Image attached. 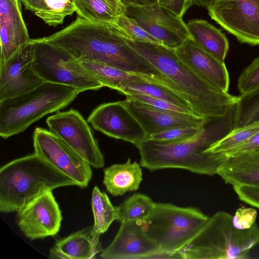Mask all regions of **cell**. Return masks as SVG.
Wrapping results in <instances>:
<instances>
[{
	"mask_svg": "<svg viewBox=\"0 0 259 259\" xmlns=\"http://www.w3.org/2000/svg\"><path fill=\"white\" fill-rule=\"evenodd\" d=\"M40 39L65 50L78 61H94L174 88L170 81L129 45L114 25L93 23L78 16L63 29Z\"/></svg>",
	"mask_w": 259,
	"mask_h": 259,
	"instance_id": "1",
	"label": "cell"
},
{
	"mask_svg": "<svg viewBox=\"0 0 259 259\" xmlns=\"http://www.w3.org/2000/svg\"><path fill=\"white\" fill-rule=\"evenodd\" d=\"M234 108L226 117L209 119L203 130L190 139L176 143L146 139L136 147L140 165L151 171L164 168H182L200 175H217L225 157L207 151L214 142L233 129Z\"/></svg>",
	"mask_w": 259,
	"mask_h": 259,
	"instance_id": "2",
	"label": "cell"
},
{
	"mask_svg": "<svg viewBox=\"0 0 259 259\" xmlns=\"http://www.w3.org/2000/svg\"><path fill=\"white\" fill-rule=\"evenodd\" d=\"M125 39L176 86L190 103L195 115L207 119H220L227 116L234 108L238 96L230 95L202 79L179 59L175 49L161 44Z\"/></svg>",
	"mask_w": 259,
	"mask_h": 259,
	"instance_id": "3",
	"label": "cell"
},
{
	"mask_svg": "<svg viewBox=\"0 0 259 259\" xmlns=\"http://www.w3.org/2000/svg\"><path fill=\"white\" fill-rule=\"evenodd\" d=\"M77 184L35 153L14 159L0 168V211L17 212L45 192Z\"/></svg>",
	"mask_w": 259,
	"mask_h": 259,
	"instance_id": "4",
	"label": "cell"
},
{
	"mask_svg": "<svg viewBox=\"0 0 259 259\" xmlns=\"http://www.w3.org/2000/svg\"><path fill=\"white\" fill-rule=\"evenodd\" d=\"M233 215L218 211L208 220L189 242L178 252L183 259H245L259 243L256 222L249 229L234 227Z\"/></svg>",
	"mask_w": 259,
	"mask_h": 259,
	"instance_id": "5",
	"label": "cell"
},
{
	"mask_svg": "<svg viewBox=\"0 0 259 259\" xmlns=\"http://www.w3.org/2000/svg\"><path fill=\"white\" fill-rule=\"evenodd\" d=\"M80 93L66 85L45 82L20 96L0 101V136L4 139L25 131L44 116L68 106Z\"/></svg>",
	"mask_w": 259,
	"mask_h": 259,
	"instance_id": "6",
	"label": "cell"
},
{
	"mask_svg": "<svg viewBox=\"0 0 259 259\" xmlns=\"http://www.w3.org/2000/svg\"><path fill=\"white\" fill-rule=\"evenodd\" d=\"M208 218L197 208L156 203L150 214L139 222L158 245L157 252L174 253L189 242Z\"/></svg>",
	"mask_w": 259,
	"mask_h": 259,
	"instance_id": "7",
	"label": "cell"
},
{
	"mask_svg": "<svg viewBox=\"0 0 259 259\" xmlns=\"http://www.w3.org/2000/svg\"><path fill=\"white\" fill-rule=\"evenodd\" d=\"M33 68L45 82L73 88L80 93L103 86L80 62L65 50L40 38L30 39Z\"/></svg>",
	"mask_w": 259,
	"mask_h": 259,
	"instance_id": "8",
	"label": "cell"
},
{
	"mask_svg": "<svg viewBox=\"0 0 259 259\" xmlns=\"http://www.w3.org/2000/svg\"><path fill=\"white\" fill-rule=\"evenodd\" d=\"M34 153L73 180L77 186H88L92 177L91 165L59 137L40 127L33 134Z\"/></svg>",
	"mask_w": 259,
	"mask_h": 259,
	"instance_id": "9",
	"label": "cell"
},
{
	"mask_svg": "<svg viewBox=\"0 0 259 259\" xmlns=\"http://www.w3.org/2000/svg\"><path fill=\"white\" fill-rule=\"evenodd\" d=\"M210 18L241 43L259 45V0H212Z\"/></svg>",
	"mask_w": 259,
	"mask_h": 259,
	"instance_id": "10",
	"label": "cell"
},
{
	"mask_svg": "<svg viewBox=\"0 0 259 259\" xmlns=\"http://www.w3.org/2000/svg\"><path fill=\"white\" fill-rule=\"evenodd\" d=\"M49 131L59 137L95 168L104 166V156L89 123L77 110L57 112L46 121Z\"/></svg>",
	"mask_w": 259,
	"mask_h": 259,
	"instance_id": "11",
	"label": "cell"
},
{
	"mask_svg": "<svg viewBox=\"0 0 259 259\" xmlns=\"http://www.w3.org/2000/svg\"><path fill=\"white\" fill-rule=\"evenodd\" d=\"M124 13L167 48L175 49L192 38L182 18L161 7L157 2L145 6H124Z\"/></svg>",
	"mask_w": 259,
	"mask_h": 259,
	"instance_id": "12",
	"label": "cell"
},
{
	"mask_svg": "<svg viewBox=\"0 0 259 259\" xmlns=\"http://www.w3.org/2000/svg\"><path fill=\"white\" fill-rule=\"evenodd\" d=\"M34 54L30 42L6 60H0V101L28 92L45 81L33 68Z\"/></svg>",
	"mask_w": 259,
	"mask_h": 259,
	"instance_id": "13",
	"label": "cell"
},
{
	"mask_svg": "<svg viewBox=\"0 0 259 259\" xmlns=\"http://www.w3.org/2000/svg\"><path fill=\"white\" fill-rule=\"evenodd\" d=\"M87 121L95 130L136 146L147 139L141 124L123 101L100 105L92 111Z\"/></svg>",
	"mask_w": 259,
	"mask_h": 259,
	"instance_id": "14",
	"label": "cell"
},
{
	"mask_svg": "<svg viewBox=\"0 0 259 259\" xmlns=\"http://www.w3.org/2000/svg\"><path fill=\"white\" fill-rule=\"evenodd\" d=\"M16 218L21 232L30 240L55 235L62 219L52 191L45 192L20 209Z\"/></svg>",
	"mask_w": 259,
	"mask_h": 259,
	"instance_id": "15",
	"label": "cell"
},
{
	"mask_svg": "<svg viewBox=\"0 0 259 259\" xmlns=\"http://www.w3.org/2000/svg\"><path fill=\"white\" fill-rule=\"evenodd\" d=\"M123 101L126 108L141 124L147 139L173 128L201 126L209 119L193 114L158 109L129 98Z\"/></svg>",
	"mask_w": 259,
	"mask_h": 259,
	"instance_id": "16",
	"label": "cell"
},
{
	"mask_svg": "<svg viewBox=\"0 0 259 259\" xmlns=\"http://www.w3.org/2000/svg\"><path fill=\"white\" fill-rule=\"evenodd\" d=\"M159 250L157 244L146 234L139 221L120 224L111 243L102 249L103 259H149Z\"/></svg>",
	"mask_w": 259,
	"mask_h": 259,
	"instance_id": "17",
	"label": "cell"
},
{
	"mask_svg": "<svg viewBox=\"0 0 259 259\" xmlns=\"http://www.w3.org/2000/svg\"><path fill=\"white\" fill-rule=\"evenodd\" d=\"M179 59L202 79L228 92L230 78L224 62L199 48L192 38L175 49Z\"/></svg>",
	"mask_w": 259,
	"mask_h": 259,
	"instance_id": "18",
	"label": "cell"
},
{
	"mask_svg": "<svg viewBox=\"0 0 259 259\" xmlns=\"http://www.w3.org/2000/svg\"><path fill=\"white\" fill-rule=\"evenodd\" d=\"M19 0H0V60H6L28 44V30Z\"/></svg>",
	"mask_w": 259,
	"mask_h": 259,
	"instance_id": "19",
	"label": "cell"
},
{
	"mask_svg": "<svg viewBox=\"0 0 259 259\" xmlns=\"http://www.w3.org/2000/svg\"><path fill=\"white\" fill-rule=\"evenodd\" d=\"M217 175L233 187L259 186V149L226 157L219 166Z\"/></svg>",
	"mask_w": 259,
	"mask_h": 259,
	"instance_id": "20",
	"label": "cell"
},
{
	"mask_svg": "<svg viewBox=\"0 0 259 259\" xmlns=\"http://www.w3.org/2000/svg\"><path fill=\"white\" fill-rule=\"evenodd\" d=\"M93 226L56 241L49 252L50 258L93 259L102 250L99 240L93 236Z\"/></svg>",
	"mask_w": 259,
	"mask_h": 259,
	"instance_id": "21",
	"label": "cell"
},
{
	"mask_svg": "<svg viewBox=\"0 0 259 259\" xmlns=\"http://www.w3.org/2000/svg\"><path fill=\"white\" fill-rule=\"evenodd\" d=\"M140 164L128 158L123 164H115L104 169L103 183L114 196L139 189L143 180Z\"/></svg>",
	"mask_w": 259,
	"mask_h": 259,
	"instance_id": "22",
	"label": "cell"
},
{
	"mask_svg": "<svg viewBox=\"0 0 259 259\" xmlns=\"http://www.w3.org/2000/svg\"><path fill=\"white\" fill-rule=\"evenodd\" d=\"M194 42L219 60L224 62L229 45L226 35L207 21L193 19L186 24Z\"/></svg>",
	"mask_w": 259,
	"mask_h": 259,
	"instance_id": "23",
	"label": "cell"
},
{
	"mask_svg": "<svg viewBox=\"0 0 259 259\" xmlns=\"http://www.w3.org/2000/svg\"><path fill=\"white\" fill-rule=\"evenodd\" d=\"M116 90L124 95L139 94L160 99L194 114L192 106L180 93L161 84L150 82H132L121 84Z\"/></svg>",
	"mask_w": 259,
	"mask_h": 259,
	"instance_id": "24",
	"label": "cell"
},
{
	"mask_svg": "<svg viewBox=\"0 0 259 259\" xmlns=\"http://www.w3.org/2000/svg\"><path fill=\"white\" fill-rule=\"evenodd\" d=\"M91 205L94 218L93 236L99 240L100 235L107 231L113 221L117 220V207L112 205L107 195L97 186L93 190Z\"/></svg>",
	"mask_w": 259,
	"mask_h": 259,
	"instance_id": "25",
	"label": "cell"
},
{
	"mask_svg": "<svg viewBox=\"0 0 259 259\" xmlns=\"http://www.w3.org/2000/svg\"><path fill=\"white\" fill-rule=\"evenodd\" d=\"M79 61L100 82L103 87L116 90L120 85L125 83L150 82L138 74L127 72L94 61L82 60Z\"/></svg>",
	"mask_w": 259,
	"mask_h": 259,
	"instance_id": "26",
	"label": "cell"
},
{
	"mask_svg": "<svg viewBox=\"0 0 259 259\" xmlns=\"http://www.w3.org/2000/svg\"><path fill=\"white\" fill-rule=\"evenodd\" d=\"M78 16L93 23L114 25L117 12L106 0H71Z\"/></svg>",
	"mask_w": 259,
	"mask_h": 259,
	"instance_id": "27",
	"label": "cell"
},
{
	"mask_svg": "<svg viewBox=\"0 0 259 259\" xmlns=\"http://www.w3.org/2000/svg\"><path fill=\"white\" fill-rule=\"evenodd\" d=\"M155 202L148 196L135 193L117 206L120 223L133 221H142L151 212Z\"/></svg>",
	"mask_w": 259,
	"mask_h": 259,
	"instance_id": "28",
	"label": "cell"
},
{
	"mask_svg": "<svg viewBox=\"0 0 259 259\" xmlns=\"http://www.w3.org/2000/svg\"><path fill=\"white\" fill-rule=\"evenodd\" d=\"M259 121V89L240 95L234 107L233 129Z\"/></svg>",
	"mask_w": 259,
	"mask_h": 259,
	"instance_id": "29",
	"label": "cell"
},
{
	"mask_svg": "<svg viewBox=\"0 0 259 259\" xmlns=\"http://www.w3.org/2000/svg\"><path fill=\"white\" fill-rule=\"evenodd\" d=\"M258 133L259 121L232 129L223 137L213 143L207 151L213 153H222L246 142Z\"/></svg>",
	"mask_w": 259,
	"mask_h": 259,
	"instance_id": "30",
	"label": "cell"
},
{
	"mask_svg": "<svg viewBox=\"0 0 259 259\" xmlns=\"http://www.w3.org/2000/svg\"><path fill=\"white\" fill-rule=\"evenodd\" d=\"M48 9L37 11L35 15L49 26L61 24L64 18L72 15L75 9L71 0H45Z\"/></svg>",
	"mask_w": 259,
	"mask_h": 259,
	"instance_id": "31",
	"label": "cell"
},
{
	"mask_svg": "<svg viewBox=\"0 0 259 259\" xmlns=\"http://www.w3.org/2000/svg\"><path fill=\"white\" fill-rule=\"evenodd\" d=\"M114 25L128 39L161 44L142 28L135 20L127 16L124 13L117 15Z\"/></svg>",
	"mask_w": 259,
	"mask_h": 259,
	"instance_id": "32",
	"label": "cell"
},
{
	"mask_svg": "<svg viewBox=\"0 0 259 259\" xmlns=\"http://www.w3.org/2000/svg\"><path fill=\"white\" fill-rule=\"evenodd\" d=\"M205 124L198 127H178L171 128L152 135L147 139H151L163 143L181 142L193 138L199 134L203 130Z\"/></svg>",
	"mask_w": 259,
	"mask_h": 259,
	"instance_id": "33",
	"label": "cell"
},
{
	"mask_svg": "<svg viewBox=\"0 0 259 259\" xmlns=\"http://www.w3.org/2000/svg\"><path fill=\"white\" fill-rule=\"evenodd\" d=\"M237 87L240 95L259 89V57L243 70L238 78Z\"/></svg>",
	"mask_w": 259,
	"mask_h": 259,
	"instance_id": "34",
	"label": "cell"
},
{
	"mask_svg": "<svg viewBox=\"0 0 259 259\" xmlns=\"http://www.w3.org/2000/svg\"><path fill=\"white\" fill-rule=\"evenodd\" d=\"M257 211L255 209L242 206L237 209L233 215V225L239 229H249L255 223Z\"/></svg>",
	"mask_w": 259,
	"mask_h": 259,
	"instance_id": "35",
	"label": "cell"
},
{
	"mask_svg": "<svg viewBox=\"0 0 259 259\" xmlns=\"http://www.w3.org/2000/svg\"><path fill=\"white\" fill-rule=\"evenodd\" d=\"M126 98L136 100L158 109H164L188 113L185 109L165 101L139 94L125 95Z\"/></svg>",
	"mask_w": 259,
	"mask_h": 259,
	"instance_id": "36",
	"label": "cell"
},
{
	"mask_svg": "<svg viewBox=\"0 0 259 259\" xmlns=\"http://www.w3.org/2000/svg\"><path fill=\"white\" fill-rule=\"evenodd\" d=\"M233 188L241 201L259 209V186L242 185Z\"/></svg>",
	"mask_w": 259,
	"mask_h": 259,
	"instance_id": "37",
	"label": "cell"
},
{
	"mask_svg": "<svg viewBox=\"0 0 259 259\" xmlns=\"http://www.w3.org/2000/svg\"><path fill=\"white\" fill-rule=\"evenodd\" d=\"M257 149H259V133L242 144L221 154L225 157H228L246 153Z\"/></svg>",
	"mask_w": 259,
	"mask_h": 259,
	"instance_id": "38",
	"label": "cell"
},
{
	"mask_svg": "<svg viewBox=\"0 0 259 259\" xmlns=\"http://www.w3.org/2000/svg\"><path fill=\"white\" fill-rule=\"evenodd\" d=\"M157 2L160 6L181 18L191 6V0H157Z\"/></svg>",
	"mask_w": 259,
	"mask_h": 259,
	"instance_id": "39",
	"label": "cell"
},
{
	"mask_svg": "<svg viewBox=\"0 0 259 259\" xmlns=\"http://www.w3.org/2000/svg\"><path fill=\"white\" fill-rule=\"evenodd\" d=\"M24 6L25 9L31 12L48 9L45 0H19Z\"/></svg>",
	"mask_w": 259,
	"mask_h": 259,
	"instance_id": "40",
	"label": "cell"
},
{
	"mask_svg": "<svg viewBox=\"0 0 259 259\" xmlns=\"http://www.w3.org/2000/svg\"><path fill=\"white\" fill-rule=\"evenodd\" d=\"M123 6H145L154 4L157 0H120Z\"/></svg>",
	"mask_w": 259,
	"mask_h": 259,
	"instance_id": "41",
	"label": "cell"
},
{
	"mask_svg": "<svg viewBox=\"0 0 259 259\" xmlns=\"http://www.w3.org/2000/svg\"><path fill=\"white\" fill-rule=\"evenodd\" d=\"M118 13H124L123 6L119 0H106Z\"/></svg>",
	"mask_w": 259,
	"mask_h": 259,
	"instance_id": "42",
	"label": "cell"
},
{
	"mask_svg": "<svg viewBox=\"0 0 259 259\" xmlns=\"http://www.w3.org/2000/svg\"><path fill=\"white\" fill-rule=\"evenodd\" d=\"M195 1H197V2H200L203 4H204V5H208L209 4H210L211 3L212 0H191V6H192L193 3Z\"/></svg>",
	"mask_w": 259,
	"mask_h": 259,
	"instance_id": "43",
	"label": "cell"
},
{
	"mask_svg": "<svg viewBox=\"0 0 259 259\" xmlns=\"http://www.w3.org/2000/svg\"><path fill=\"white\" fill-rule=\"evenodd\" d=\"M120 1V0H119Z\"/></svg>",
	"mask_w": 259,
	"mask_h": 259,
	"instance_id": "44",
	"label": "cell"
}]
</instances>
